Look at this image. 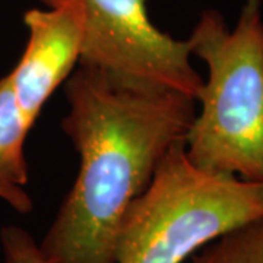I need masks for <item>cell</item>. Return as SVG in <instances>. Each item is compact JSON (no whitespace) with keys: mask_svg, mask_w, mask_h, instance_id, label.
<instances>
[{"mask_svg":"<svg viewBox=\"0 0 263 263\" xmlns=\"http://www.w3.org/2000/svg\"><path fill=\"white\" fill-rule=\"evenodd\" d=\"M63 85L69 110L62 127L79 171L38 246L50 263H116L123 216L184 142L196 100L130 88L82 65Z\"/></svg>","mask_w":263,"mask_h":263,"instance_id":"6da1fadb","label":"cell"},{"mask_svg":"<svg viewBox=\"0 0 263 263\" xmlns=\"http://www.w3.org/2000/svg\"><path fill=\"white\" fill-rule=\"evenodd\" d=\"M208 67L189 127V161L212 174L263 181V3L245 0L233 28L218 10L200 13L189 35Z\"/></svg>","mask_w":263,"mask_h":263,"instance_id":"7a4b0ae2","label":"cell"},{"mask_svg":"<svg viewBox=\"0 0 263 263\" xmlns=\"http://www.w3.org/2000/svg\"><path fill=\"white\" fill-rule=\"evenodd\" d=\"M263 216V181L212 174L173 146L123 216L116 263H186L221 235Z\"/></svg>","mask_w":263,"mask_h":263,"instance_id":"3957f363","label":"cell"},{"mask_svg":"<svg viewBox=\"0 0 263 263\" xmlns=\"http://www.w3.org/2000/svg\"><path fill=\"white\" fill-rule=\"evenodd\" d=\"M41 2L47 6L53 0ZM79 2L85 16L79 65L130 88L197 100L203 79L192 63L189 40L161 31L151 21L146 0Z\"/></svg>","mask_w":263,"mask_h":263,"instance_id":"277c9868","label":"cell"},{"mask_svg":"<svg viewBox=\"0 0 263 263\" xmlns=\"http://www.w3.org/2000/svg\"><path fill=\"white\" fill-rule=\"evenodd\" d=\"M84 22L79 0H53L47 9H29L24 13L27 44L16 66L6 76L29 129L50 97L79 66Z\"/></svg>","mask_w":263,"mask_h":263,"instance_id":"5b68a950","label":"cell"},{"mask_svg":"<svg viewBox=\"0 0 263 263\" xmlns=\"http://www.w3.org/2000/svg\"><path fill=\"white\" fill-rule=\"evenodd\" d=\"M28 126L19 111L8 76L0 79V200L25 215L34 208L27 184L29 181L25 142Z\"/></svg>","mask_w":263,"mask_h":263,"instance_id":"8992f818","label":"cell"},{"mask_svg":"<svg viewBox=\"0 0 263 263\" xmlns=\"http://www.w3.org/2000/svg\"><path fill=\"white\" fill-rule=\"evenodd\" d=\"M192 263H263V216L205 246Z\"/></svg>","mask_w":263,"mask_h":263,"instance_id":"52a82bcc","label":"cell"},{"mask_svg":"<svg viewBox=\"0 0 263 263\" xmlns=\"http://www.w3.org/2000/svg\"><path fill=\"white\" fill-rule=\"evenodd\" d=\"M0 247L5 263H50L35 238L19 226L9 224L0 228Z\"/></svg>","mask_w":263,"mask_h":263,"instance_id":"ba28073f","label":"cell"}]
</instances>
